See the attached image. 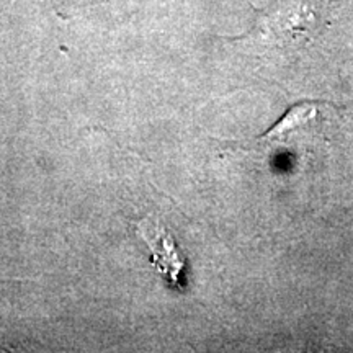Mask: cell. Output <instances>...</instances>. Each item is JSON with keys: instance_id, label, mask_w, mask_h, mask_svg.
Returning a JSON list of instances; mask_svg holds the SVG:
<instances>
[{"instance_id": "2", "label": "cell", "mask_w": 353, "mask_h": 353, "mask_svg": "<svg viewBox=\"0 0 353 353\" xmlns=\"http://www.w3.org/2000/svg\"><path fill=\"white\" fill-rule=\"evenodd\" d=\"M136 231L151 249L154 267L167 278L169 283H179L180 273L183 272V259L180 257L179 249H176L170 234L152 218L141 221Z\"/></svg>"}, {"instance_id": "3", "label": "cell", "mask_w": 353, "mask_h": 353, "mask_svg": "<svg viewBox=\"0 0 353 353\" xmlns=\"http://www.w3.org/2000/svg\"><path fill=\"white\" fill-rule=\"evenodd\" d=\"M319 105L321 103H317V101H303V103L294 105L293 108H290L288 112L285 113V117L281 118L270 131L265 132L262 136V141L263 143L281 141L285 139L290 132L299 131L306 125H311V123L317 118V113H319V110H317Z\"/></svg>"}, {"instance_id": "1", "label": "cell", "mask_w": 353, "mask_h": 353, "mask_svg": "<svg viewBox=\"0 0 353 353\" xmlns=\"http://www.w3.org/2000/svg\"><path fill=\"white\" fill-rule=\"evenodd\" d=\"M324 23L321 7L314 0H280L259 12L260 37L281 46H299L311 41Z\"/></svg>"}]
</instances>
